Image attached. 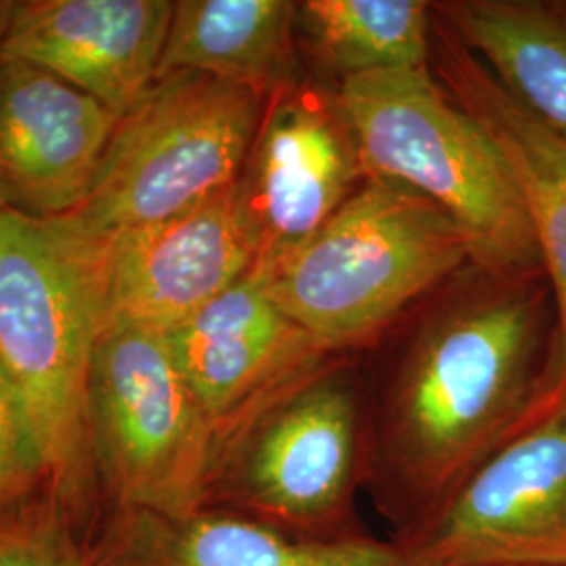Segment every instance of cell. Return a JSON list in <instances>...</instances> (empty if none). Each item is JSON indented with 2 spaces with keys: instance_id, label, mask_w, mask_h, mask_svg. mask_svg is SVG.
<instances>
[{
  "instance_id": "obj_12",
  "label": "cell",
  "mask_w": 566,
  "mask_h": 566,
  "mask_svg": "<svg viewBox=\"0 0 566 566\" xmlns=\"http://www.w3.org/2000/svg\"><path fill=\"white\" fill-rule=\"evenodd\" d=\"M172 9L168 0L11 2L0 57L36 65L122 116L158 78Z\"/></svg>"
},
{
  "instance_id": "obj_18",
  "label": "cell",
  "mask_w": 566,
  "mask_h": 566,
  "mask_svg": "<svg viewBox=\"0 0 566 566\" xmlns=\"http://www.w3.org/2000/svg\"><path fill=\"white\" fill-rule=\"evenodd\" d=\"M296 39L334 86L367 74L426 70L432 2L304 0L296 2Z\"/></svg>"
},
{
  "instance_id": "obj_17",
  "label": "cell",
  "mask_w": 566,
  "mask_h": 566,
  "mask_svg": "<svg viewBox=\"0 0 566 566\" xmlns=\"http://www.w3.org/2000/svg\"><path fill=\"white\" fill-rule=\"evenodd\" d=\"M432 13L552 135L566 143V2L449 0Z\"/></svg>"
},
{
  "instance_id": "obj_4",
  "label": "cell",
  "mask_w": 566,
  "mask_h": 566,
  "mask_svg": "<svg viewBox=\"0 0 566 566\" xmlns=\"http://www.w3.org/2000/svg\"><path fill=\"white\" fill-rule=\"evenodd\" d=\"M367 382L350 355L325 353L217 437L206 507L304 539L365 535Z\"/></svg>"
},
{
  "instance_id": "obj_3",
  "label": "cell",
  "mask_w": 566,
  "mask_h": 566,
  "mask_svg": "<svg viewBox=\"0 0 566 566\" xmlns=\"http://www.w3.org/2000/svg\"><path fill=\"white\" fill-rule=\"evenodd\" d=\"M468 264L464 231L434 203L367 175L308 242L252 271L322 350L350 355Z\"/></svg>"
},
{
  "instance_id": "obj_13",
  "label": "cell",
  "mask_w": 566,
  "mask_h": 566,
  "mask_svg": "<svg viewBox=\"0 0 566 566\" xmlns=\"http://www.w3.org/2000/svg\"><path fill=\"white\" fill-rule=\"evenodd\" d=\"M430 72L504 154L525 198L539 245L556 336L539 418L566 403V143L507 95L481 61L432 13Z\"/></svg>"
},
{
  "instance_id": "obj_2",
  "label": "cell",
  "mask_w": 566,
  "mask_h": 566,
  "mask_svg": "<svg viewBox=\"0 0 566 566\" xmlns=\"http://www.w3.org/2000/svg\"><path fill=\"white\" fill-rule=\"evenodd\" d=\"M99 334L86 242L57 221L0 208V367L39 439L51 500L88 533L105 514L88 422Z\"/></svg>"
},
{
  "instance_id": "obj_9",
  "label": "cell",
  "mask_w": 566,
  "mask_h": 566,
  "mask_svg": "<svg viewBox=\"0 0 566 566\" xmlns=\"http://www.w3.org/2000/svg\"><path fill=\"white\" fill-rule=\"evenodd\" d=\"M367 170L334 84L303 76L264 103L238 181L263 263L308 242Z\"/></svg>"
},
{
  "instance_id": "obj_1",
  "label": "cell",
  "mask_w": 566,
  "mask_h": 566,
  "mask_svg": "<svg viewBox=\"0 0 566 566\" xmlns=\"http://www.w3.org/2000/svg\"><path fill=\"white\" fill-rule=\"evenodd\" d=\"M420 311L380 380L367 385L365 493L392 526L390 539L434 521L539 420L556 336L544 273L468 264Z\"/></svg>"
},
{
  "instance_id": "obj_7",
  "label": "cell",
  "mask_w": 566,
  "mask_h": 566,
  "mask_svg": "<svg viewBox=\"0 0 566 566\" xmlns=\"http://www.w3.org/2000/svg\"><path fill=\"white\" fill-rule=\"evenodd\" d=\"M91 447L105 512L189 516L208 504L217 426L164 332L105 325L88 385Z\"/></svg>"
},
{
  "instance_id": "obj_19",
  "label": "cell",
  "mask_w": 566,
  "mask_h": 566,
  "mask_svg": "<svg viewBox=\"0 0 566 566\" xmlns=\"http://www.w3.org/2000/svg\"><path fill=\"white\" fill-rule=\"evenodd\" d=\"M0 566H103L93 535L51 495L0 514Z\"/></svg>"
},
{
  "instance_id": "obj_20",
  "label": "cell",
  "mask_w": 566,
  "mask_h": 566,
  "mask_svg": "<svg viewBox=\"0 0 566 566\" xmlns=\"http://www.w3.org/2000/svg\"><path fill=\"white\" fill-rule=\"evenodd\" d=\"M49 495L39 439L9 378L0 367V514Z\"/></svg>"
},
{
  "instance_id": "obj_10",
  "label": "cell",
  "mask_w": 566,
  "mask_h": 566,
  "mask_svg": "<svg viewBox=\"0 0 566 566\" xmlns=\"http://www.w3.org/2000/svg\"><path fill=\"white\" fill-rule=\"evenodd\" d=\"M84 242L102 329L124 324L168 332L245 277L259 259L238 182L163 223Z\"/></svg>"
},
{
  "instance_id": "obj_21",
  "label": "cell",
  "mask_w": 566,
  "mask_h": 566,
  "mask_svg": "<svg viewBox=\"0 0 566 566\" xmlns=\"http://www.w3.org/2000/svg\"><path fill=\"white\" fill-rule=\"evenodd\" d=\"M9 7H11V2H0V34H2V25H4V20H7Z\"/></svg>"
},
{
  "instance_id": "obj_14",
  "label": "cell",
  "mask_w": 566,
  "mask_h": 566,
  "mask_svg": "<svg viewBox=\"0 0 566 566\" xmlns=\"http://www.w3.org/2000/svg\"><path fill=\"white\" fill-rule=\"evenodd\" d=\"M164 338L217 437L275 386L325 355L266 296L254 271L164 332Z\"/></svg>"
},
{
  "instance_id": "obj_11",
  "label": "cell",
  "mask_w": 566,
  "mask_h": 566,
  "mask_svg": "<svg viewBox=\"0 0 566 566\" xmlns=\"http://www.w3.org/2000/svg\"><path fill=\"white\" fill-rule=\"evenodd\" d=\"M118 118L41 67L0 57V208L42 221L74 212Z\"/></svg>"
},
{
  "instance_id": "obj_15",
  "label": "cell",
  "mask_w": 566,
  "mask_h": 566,
  "mask_svg": "<svg viewBox=\"0 0 566 566\" xmlns=\"http://www.w3.org/2000/svg\"><path fill=\"white\" fill-rule=\"evenodd\" d=\"M91 535L103 566H418L392 539H304L221 507L105 512Z\"/></svg>"
},
{
  "instance_id": "obj_16",
  "label": "cell",
  "mask_w": 566,
  "mask_h": 566,
  "mask_svg": "<svg viewBox=\"0 0 566 566\" xmlns=\"http://www.w3.org/2000/svg\"><path fill=\"white\" fill-rule=\"evenodd\" d=\"M198 72L269 102L304 76L290 0H179L158 76Z\"/></svg>"
},
{
  "instance_id": "obj_8",
  "label": "cell",
  "mask_w": 566,
  "mask_h": 566,
  "mask_svg": "<svg viewBox=\"0 0 566 566\" xmlns=\"http://www.w3.org/2000/svg\"><path fill=\"white\" fill-rule=\"evenodd\" d=\"M418 566H566V403L491 455L424 528Z\"/></svg>"
},
{
  "instance_id": "obj_5",
  "label": "cell",
  "mask_w": 566,
  "mask_h": 566,
  "mask_svg": "<svg viewBox=\"0 0 566 566\" xmlns=\"http://www.w3.org/2000/svg\"><path fill=\"white\" fill-rule=\"evenodd\" d=\"M365 170L434 203L464 231L472 264L500 275H542L525 198L504 154L426 70L340 82Z\"/></svg>"
},
{
  "instance_id": "obj_6",
  "label": "cell",
  "mask_w": 566,
  "mask_h": 566,
  "mask_svg": "<svg viewBox=\"0 0 566 566\" xmlns=\"http://www.w3.org/2000/svg\"><path fill=\"white\" fill-rule=\"evenodd\" d=\"M264 103L198 72L158 76L116 122L86 200L51 221L105 242L219 196L242 177Z\"/></svg>"
}]
</instances>
